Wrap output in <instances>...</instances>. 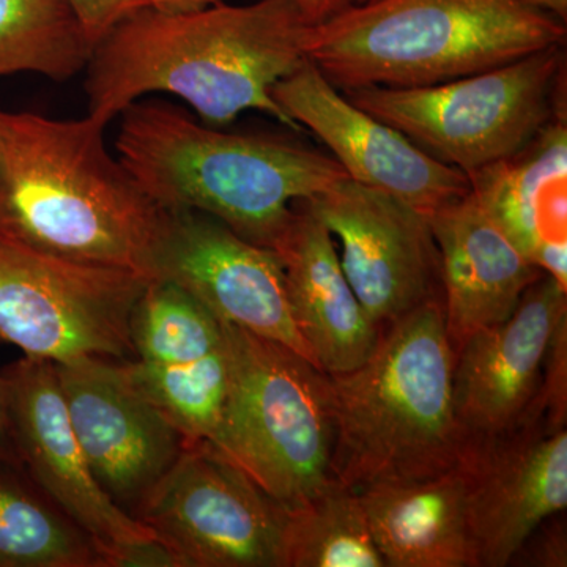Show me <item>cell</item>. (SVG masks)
I'll use <instances>...</instances> for the list:
<instances>
[{
  "label": "cell",
  "mask_w": 567,
  "mask_h": 567,
  "mask_svg": "<svg viewBox=\"0 0 567 567\" xmlns=\"http://www.w3.org/2000/svg\"><path fill=\"white\" fill-rule=\"evenodd\" d=\"M311 31L293 0L219 2L189 13L145 7L93 47L85 66L89 115L111 123L148 93H169L207 125L260 111L300 132L271 89L308 59Z\"/></svg>",
  "instance_id": "1"
},
{
  "label": "cell",
  "mask_w": 567,
  "mask_h": 567,
  "mask_svg": "<svg viewBox=\"0 0 567 567\" xmlns=\"http://www.w3.org/2000/svg\"><path fill=\"white\" fill-rule=\"evenodd\" d=\"M107 125L0 111V237L153 279L169 212L107 151Z\"/></svg>",
  "instance_id": "2"
},
{
  "label": "cell",
  "mask_w": 567,
  "mask_h": 567,
  "mask_svg": "<svg viewBox=\"0 0 567 567\" xmlns=\"http://www.w3.org/2000/svg\"><path fill=\"white\" fill-rule=\"evenodd\" d=\"M121 117L117 158L153 203L205 213L265 248L278 246L295 203L349 178L333 156L306 144L223 132L175 104L136 102Z\"/></svg>",
  "instance_id": "3"
},
{
  "label": "cell",
  "mask_w": 567,
  "mask_h": 567,
  "mask_svg": "<svg viewBox=\"0 0 567 567\" xmlns=\"http://www.w3.org/2000/svg\"><path fill=\"white\" fill-rule=\"evenodd\" d=\"M453 371L442 301L431 298L394 320L363 364L327 374L331 477L360 492L457 465L466 439L454 412Z\"/></svg>",
  "instance_id": "4"
},
{
  "label": "cell",
  "mask_w": 567,
  "mask_h": 567,
  "mask_svg": "<svg viewBox=\"0 0 567 567\" xmlns=\"http://www.w3.org/2000/svg\"><path fill=\"white\" fill-rule=\"evenodd\" d=\"M524 0H364L312 25L308 59L341 92L425 87L566 44Z\"/></svg>",
  "instance_id": "5"
},
{
  "label": "cell",
  "mask_w": 567,
  "mask_h": 567,
  "mask_svg": "<svg viewBox=\"0 0 567 567\" xmlns=\"http://www.w3.org/2000/svg\"><path fill=\"white\" fill-rule=\"evenodd\" d=\"M229 391L210 443L284 507L331 481L327 374L290 347L224 323Z\"/></svg>",
  "instance_id": "6"
},
{
  "label": "cell",
  "mask_w": 567,
  "mask_h": 567,
  "mask_svg": "<svg viewBox=\"0 0 567 567\" xmlns=\"http://www.w3.org/2000/svg\"><path fill=\"white\" fill-rule=\"evenodd\" d=\"M466 175L520 151L566 106V44L425 87L342 92Z\"/></svg>",
  "instance_id": "7"
},
{
  "label": "cell",
  "mask_w": 567,
  "mask_h": 567,
  "mask_svg": "<svg viewBox=\"0 0 567 567\" xmlns=\"http://www.w3.org/2000/svg\"><path fill=\"white\" fill-rule=\"evenodd\" d=\"M151 281L0 237V341L51 363L133 361V312Z\"/></svg>",
  "instance_id": "8"
},
{
  "label": "cell",
  "mask_w": 567,
  "mask_h": 567,
  "mask_svg": "<svg viewBox=\"0 0 567 567\" xmlns=\"http://www.w3.org/2000/svg\"><path fill=\"white\" fill-rule=\"evenodd\" d=\"M134 518L183 567H282L284 506L208 440H189Z\"/></svg>",
  "instance_id": "9"
},
{
  "label": "cell",
  "mask_w": 567,
  "mask_h": 567,
  "mask_svg": "<svg viewBox=\"0 0 567 567\" xmlns=\"http://www.w3.org/2000/svg\"><path fill=\"white\" fill-rule=\"evenodd\" d=\"M52 364L93 476L134 517L192 439L134 382L126 361Z\"/></svg>",
  "instance_id": "10"
},
{
  "label": "cell",
  "mask_w": 567,
  "mask_h": 567,
  "mask_svg": "<svg viewBox=\"0 0 567 567\" xmlns=\"http://www.w3.org/2000/svg\"><path fill=\"white\" fill-rule=\"evenodd\" d=\"M301 203L339 238V262L372 322L393 323L436 298L439 249L425 213L350 178Z\"/></svg>",
  "instance_id": "11"
},
{
  "label": "cell",
  "mask_w": 567,
  "mask_h": 567,
  "mask_svg": "<svg viewBox=\"0 0 567 567\" xmlns=\"http://www.w3.org/2000/svg\"><path fill=\"white\" fill-rule=\"evenodd\" d=\"M153 279L174 282L221 322L290 347L317 365L295 323L279 254L213 216L169 212Z\"/></svg>",
  "instance_id": "12"
},
{
  "label": "cell",
  "mask_w": 567,
  "mask_h": 567,
  "mask_svg": "<svg viewBox=\"0 0 567 567\" xmlns=\"http://www.w3.org/2000/svg\"><path fill=\"white\" fill-rule=\"evenodd\" d=\"M271 96L330 148L350 181L391 194L427 216L470 193L468 175L350 102L309 59L276 82Z\"/></svg>",
  "instance_id": "13"
},
{
  "label": "cell",
  "mask_w": 567,
  "mask_h": 567,
  "mask_svg": "<svg viewBox=\"0 0 567 567\" xmlns=\"http://www.w3.org/2000/svg\"><path fill=\"white\" fill-rule=\"evenodd\" d=\"M11 434L22 472L95 540L104 567L112 551L153 532L112 502L93 476L71 427L54 364L22 357L2 372Z\"/></svg>",
  "instance_id": "14"
},
{
  "label": "cell",
  "mask_w": 567,
  "mask_h": 567,
  "mask_svg": "<svg viewBox=\"0 0 567 567\" xmlns=\"http://www.w3.org/2000/svg\"><path fill=\"white\" fill-rule=\"evenodd\" d=\"M567 290L544 274L505 322L476 331L454 353V412L466 440L511 434L536 423L535 402Z\"/></svg>",
  "instance_id": "15"
},
{
  "label": "cell",
  "mask_w": 567,
  "mask_h": 567,
  "mask_svg": "<svg viewBox=\"0 0 567 567\" xmlns=\"http://www.w3.org/2000/svg\"><path fill=\"white\" fill-rule=\"evenodd\" d=\"M468 524L477 561L513 563L548 518L567 506V432L533 423L492 439L466 440Z\"/></svg>",
  "instance_id": "16"
},
{
  "label": "cell",
  "mask_w": 567,
  "mask_h": 567,
  "mask_svg": "<svg viewBox=\"0 0 567 567\" xmlns=\"http://www.w3.org/2000/svg\"><path fill=\"white\" fill-rule=\"evenodd\" d=\"M429 221L439 249L446 333L456 353L476 331L505 322L544 271L518 251L472 192Z\"/></svg>",
  "instance_id": "17"
},
{
  "label": "cell",
  "mask_w": 567,
  "mask_h": 567,
  "mask_svg": "<svg viewBox=\"0 0 567 567\" xmlns=\"http://www.w3.org/2000/svg\"><path fill=\"white\" fill-rule=\"evenodd\" d=\"M468 181L518 251L567 290V111L520 151L468 174Z\"/></svg>",
  "instance_id": "18"
},
{
  "label": "cell",
  "mask_w": 567,
  "mask_h": 567,
  "mask_svg": "<svg viewBox=\"0 0 567 567\" xmlns=\"http://www.w3.org/2000/svg\"><path fill=\"white\" fill-rule=\"evenodd\" d=\"M275 251L281 257L295 323L324 374L369 360L379 324L365 315L339 262L333 235L301 200Z\"/></svg>",
  "instance_id": "19"
},
{
  "label": "cell",
  "mask_w": 567,
  "mask_h": 567,
  "mask_svg": "<svg viewBox=\"0 0 567 567\" xmlns=\"http://www.w3.org/2000/svg\"><path fill=\"white\" fill-rule=\"evenodd\" d=\"M386 567H480L464 465L357 492Z\"/></svg>",
  "instance_id": "20"
},
{
  "label": "cell",
  "mask_w": 567,
  "mask_h": 567,
  "mask_svg": "<svg viewBox=\"0 0 567 567\" xmlns=\"http://www.w3.org/2000/svg\"><path fill=\"white\" fill-rule=\"evenodd\" d=\"M0 567H104V559L22 470L0 465Z\"/></svg>",
  "instance_id": "21"
},
{
  "label": "cell",
  "mask_w": 567,
  "mask_h": 567,
  "mask_svg": "<svg viewBox=\"0 0 567 567\" xmlns=\"http://www.w3.org/2000/svg\"><path fill=\"white\" fill-rule=\"evenodd\" d=\"M360 495L331 477L308 502L284 507L282 567H383Z\"/></svg>",
  "instance_id": "22"
},
{
  "label": "cell",
  "mask_w": 567,
  "mask_h": 567,
  "mask_svg": "<svg viewBox=\"0 0 567 567\" xmlns=\"http://www.w3.org/2000/svg\"><path fill=\"white\" fill-rule=\"evenodd\" d=\"M92 50L69 0H0V76L65 82L85 70Z\"/></svg>",
  "instance_id": "23"
},
{
  "label": "cell",
  "mask_w": 567,
  "mask_h": 567,
  "mask_svg": "<svg viewBox=\"0 0 567 567\" xmlns=\"http://www.w3.org/2000/svg\"><path fill=\"white\" fill-rule=\"evenodd\" d=\"M134 361L155 365L193 363L224 344L223 322L193 295L152 279L134 308Z\"/></svg>",
  "instance_id": "24"
},
{
  "label": "cell",
  "mask_w": 567,
  "mask_h": 567,
  "mask_svg": "<svg viewBox=\"0 0 567 567\" xmlns=\"http://www.w3.org/2000/svg\"><path fill=\"white\" fill-rule=\"evenodd\" d=\"M224 331V330H223ZM134 382L192 440H210L221 423L229 391L226 339L215 352L175 365L126 361Z\"/></svg>",
  "instance_id": "25"
},
{
  "label": "cell",
  "mask_w": 567,
  "mask_h": 567,
  "mask_svg": "<svg viewBox=\"0 0 567 567\" xmlns=\"http://www.w3.org/2000/svg\"><path fill=\"white\" fill-rule=\"evenodd\" d=\"M536 423L547 431L566 429L567 421V316L555 328L544 360L543 382L535 402Z\"/></svg>",
  "instance_id": "26"
},
{
  "label": "cell",
  "mask_w": 567,
  "mask_h": 567,
  "mask_svg": "<svg viewBox=\"0 0 567 567\" xmlns=\"http://www.w3.org/2000/svg\"><path fill=\"white\" fill-rule=\"evenodd\" d=\"M93 47L118 22L145 9L144 0H69Z\"/></svg>",
  "instance_id": "27"
},
{
  "label": "cell",
  "mask_w": 567,
  "mask_h": 567,
  "mask_svg": "<svg viewBox=\"0 0 567 567\" xmlns=\"http://www.w3.org/2000/svg\"><path fill=\"white\" fill-rule=\"evenodd\" d=\"M106 567H183L181 559L158 537L118 547L107 558Z\"/></svg>",
  "instance_id": "28"
},
{
  "label": "cell",
  "mask_w": 567,
  "mask_h": 567,
  "mask_svg": "<svg viewBox=\"0 0 567 567\" xmlns=\"http://www.w3.org/2000/svg\"><path fill=\"white\" fill-rule=\"evenodd\" d=\"M532 565L563 566L567 565L565 525H551L532 548Z\"/></svg>",
  "instance_id": "29"
},
{
  "label": "cell",
  "mask_w": 567,
  "mask_h": 567,
  "mask_svg": "<svg viewBox=\"0 0 567 567\" xmlns=\"http://www.w3.org/2000/svg\"><path fill=\"white\" fill-rule=\"evenodd\" d=\"M311 25L322 24L336 14L364 2V0H293Z\"/></svg>",
  "instance_id": "30"
},
{
  "label": "cell",
  "mask_w": 567,
  "mask_h": 567,
  "mask_svg": "<svg viewBox=\"0 0 567 567\" xmlns=\"http://www.w3.org/2000/svg\"><path fill=\"white\" fill-rule=\"evenodd\" d=\"M0 465H10L21 470L13 434H11L9 401H7V388L2 374H0Z\"/></svg>",
  "instance_id": "31"
},
{
  "label": "cell",
  "mask_w": 567,
  "mask_h": 567,
  "mask_svg": "<svg viewBox=\"0 0 567 567\" xmlns=\"http://www.w3.org/2000/svg\"><path fill=\"white\" fill-rule=\"evenodd\" d=\"M223 0H144L148 9L163 11V13H189L216 6Z\"/></svg>",
  "instance_id": "32"
},
{
  "label": "cell",
  "mask_w": 567,
  "mask_h": 567,
  "mask_svg": "<svg viewBox=\"0 0 567 567\" xmlns=\"http://www.w3.org/2000/svg\"><path fill=\"white\" fill-rule=\"evenodd\" d=\"M524 2L554 14L558 20L567 21V0H524Z\"/></svg>",
  "instance_id": "33"
}]
</instances>
